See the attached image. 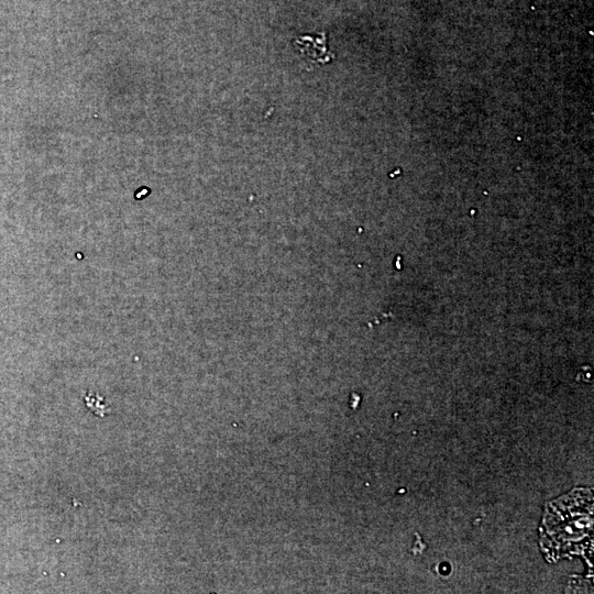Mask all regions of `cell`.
Returning a JSON list of instances; mask_svg holds the SVG:
<instances>
[{"label":"cell","instance_id":"1","mask_svg":"<svg viewBox=\"0 0 594 594\" xmlns=\"http://www.w3.org/2000/svg\"><path fill=\"white\" fill-rule=\"evenodd\" d=\"M293 44L312 63L327 64L334 57V54L328 48L324 32H320L314 36L305 35L297 37L293 41Z\"/></svg>","mask_w":594,"mask_h":594},{"label":"cell","instance_id":"2","mask_svg":"<svg viewBox=\"0 0 594 594\" xmlns=\"http://www.w3.org/2000/svg\"><path fill=\"white\" fill-rule=\"evenodd\" d=\"M84 402L88 409L97 417H105L110 411V407L107 404L105 397L98 393L86 392L84 395Z\"/></svg>","mask_w":594,"mask_h":594}]
</instances>
